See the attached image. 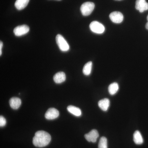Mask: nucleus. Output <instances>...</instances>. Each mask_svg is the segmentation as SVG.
Here are the masks:
<instances>
[{"instance_id":"obj_1","label":"nucleus","mask_w":148,"mask_h":148,"mask_svg":"<svg viewBox=\"0 0 148 148\" xmlns=\"http://www.w3.org/2000/svg\"><path fill=\"white\" fill-rule=\"evenodd\" d=\"M51 140L49 133L43 130L37 131L33 139L34 145L38 147H43L48 145Z\"/></svg>"},{"instance_id":"obj_2","label":"nucleus","mask_w":148,"mask_h":148,"mask_svg":"<svg viewBox=\"0 0 148 148\" xmlns=\"http://www.w3.org/2000/svg\"><path fill=\"white\" fill-rule=\"evenodd\" d=\"M95 8L94 3L86 2L83 3L80 8L82 14L83 16H87L90 15Z\"/></svg>"},{"instance_id":"obj_3","label":"nucleus","mask_w":148,"mask_h":148,"mask_svg":"<svg viewBox=\"0 0 148 148\" xmlns=\"http://www.w3.org/2000/svg\"><path fill=\"white\" fill-rule=\"evenodd\" d=\"M56 43L60 50L62 51H67L70 49L69 44L61 35L58 34L56 37Z\"/></svg>"},{"instance_id":"obj_4","label":"nucleus","mask_w":148,"mask_h":148,"mask_svg":"<svg viewBox=\"0 0 148 148\" xmlns=\"http://www.w3.org/2000/svg\"><path fill=\"white\" fill-rule=\"evenodd\" d=\"M90 30L93 33L97 34H102L105 31V27L103 24L97 21H92L90 24Z\"/></svg>"},{"instance_id":"obj_5","label":"nucleus","mask_w":148,"mask_h":148,"mask_svg":"<svg viewBox=\"0 0 148 148\" xmlns=\"http://www.w3.org/2000/svg\"><path fill=\"white\" fill-rule=\"evenodd\" d=\"M30 30L29 26L26 25L17 26L14 29V33L16 36H21L26 34Z\"/></svg>"},{"instance_id":"obj_6","label":"nucleus","mask_w":148,"mask_h":148,"mask_svg":"<svg viewBox=\"0 0 148 148\" xmlns=\"http://www.w3.org/2000/svg\"><path fill=\"white\" fill-rule=\"evenodd\" d=\"M110 18L111 21L116 24L121 23L123 20V16L122 14L119 12L115 11L111 13Z\"/></svg>"},{"instance_id":"obj_7","label":"nucleus","mask_w":148,"mask_h":148,"mask_svg":"<svg viewBox=\"0 0 148 148\" xmlns=\"http://www.w3.org/2000/svg\"><path fill=\"white\" fill-rule=\"evenodd\" d=\"M85 138L89 142L95 143L99 137V133L96 130L93 129L84 135Z\"/></svg>"},{"instance_id":"obj_8","label":"nucleus","mask_w":148,"mask_h":148,"mask_svg":"<svg viewBox=\"0 0 148 148\" xmlns=\"http://www.w3.org/2000/svg\"><path fill=\"white\" fill-rule=\"evenodd\" d=\"M59 115L58 110L54 108H50L47 110L45 114V117L48 120H53L57 118Z\"/></svg>"},{"instance_id":"obj_9","label":"nucleus","mask_w":148,"mask_h":148,"mask_svg":"<svg viewBox=\"0 0 148 148\" xmlns=\"http://www.w3.org/2000/svg\"><path fill=\"white\" fill-rule=\"evenodd\" d=\"M135 8L141 13L144 12L148 10V3L146 0H137L135 3Z\"/></svg>"},{"instance_id":"obj_10","label":"nucleus","mask_w":148,"mask_h":148,"mask_svg":"<svg viewBox=\"0 0 148 148\" xmlns=\"http://www.w3.org/2000/svg\"><path fill=\"white\" fill-rule=\"evenodd\" d=\"M53 79L56 83H62L66 80V74L64 72H58L54 75L53 77Z\"/></svg>"},{"instance_id":"obj_11","label":"nucleus","mask_w":148,"mask_h":148,"mask_svg":"<svg viewBox=\"0 0 148 148\" xmlns=\"http://www.w3.org/2000/svg\"><path fill=\"white\" fill-rule=\"evenodd\" d=\"M9 104L12 108L14 110H17L21 106V99L17 97H13L10 100Z\"/></svg>"},{"instance_id":"obj_12","label":"nucleus","mask_w":148,"mask_h":148,"mask_svg":"<svg viewBox=\"0 0 148 148\" xmlns=\"http://www.w3.org/2000/svg\"><path fill=\"white\" fill-rule=\"evenodd\" d=\"M98 106L103 111H107L110 106V101L108 98H104L98 102Z\"/></svg>"},{"instance_id":"obj_13","label":"nucleus","mask_w":148,"mask_h":148,"mask_svg":"<svg viewBox=\"0 0 148 148\" xmlns=\"http://www.w3.org/2000/svg\"><path fill=\"white\" fill-rule=\"evenodd\" d=\"M29 1L30 0H16L14 5L18 10H22L27 6Z\"/></svg>"},{"instance_id":"obj_14","label":"nucleus","mask_w":148,"mask_h":148,"mask_svg":"<svg viewBox=\"0 0 148 148\" xmlns=\"http://www.w3.org/2000/svg\"><path fill=\"white\" fill-rule=\"evenodd\" d=\"M133 140L136 145H140L143 144L144 140L140 131L136 130L133 134Z\"/></svg>"},{"instance_id":"obj_15","label":"nucleus","mask_w":148,"mask_h":148,"mask_svg":"<svg viewBox=\"0 0 148 148\" xmlns=\"http://www.w3.org/2000/svg\"><path fill=\"white\" fill-rule=\"evenodd\" d=\"M67 110L69 112L75 116H80L82 115V111L80 109L75 106H69L67 108Z\"/></svg>"},{"instance_id":"obj_16","label":"nucleus","mask_w":148,"mask_h":148,"mask_svg":"<svg viewBox=\"0 0 148 148\" xmlns=\"http://www.w3.org/2000/svg\"><path fill=\"white\" fill-rule=\"evenodd\" d=\"M119 89V85L116 82L113 83L110 85L108 87L109 93L111 95H114L117 92Z\"/></svg>"},{"instance_id":"obj_17","label":"nucleus","mask_w":148,"mask_h":148,"mask_svg":"<svg viewBox=\"0 0 148 148\" xmlns=\"http://www.w3.org/2000/svg\"><path fill=\"white\" fill-rule=\"evenodd\" d=\"M92 62L91 61L88 62L84 66L83 69V73L85 75H89L91 73L92 68Z\"/></svg>"},{"instance_id":"obj_18","label":"nucleus","mask_w":148,"mask_h":148,"mask_svg":"<svg viewBox=\"0 0 148 148\" xmlns=\"http://www.w3.org/2000/svg\"><path fill=\"white\" fill-rule=\"evenodd\" d=\"M98 148H108V141L106 137H102L100 139L98 144Z\"/></svg>"},{"instance_id":"obj_19","label":"nucleus","mask_w":148,"mask_h":148,"mask_svg":"<svg viewBox=\"0 0 148 148\" xmlns=\"http://www.w3.org/2000/svg\"><path fill=\"white\" fill-rule=\"evenodd\" d=\"M6 123V121L5 119L2 116H0V126L1 127H3L5 126Z\"/></svg>"},{"instance_id":"obj_20","label":"nucleus","mask_w":148,"mask_h":148,"mask_svg":"<svg viewBox=\"0 0 148 148\" xmlns=\"http://www.w3.org/2000/svg\"><path fill=\"white\" fill-rule=\"evenodd\" d=\"M3 44L2 42L1 41L0 42V55L2 54V48Z\"/></svg>"},{"instance_id":"obj_21","label":"nucleus","mask_w":148,"mask_h":148,"mask_svg":"<svg viewBox=\"0 0 148 148\" xmlns=\"http://www.w3.org/2000/svg\"><path fill=\"white\" fill-rule=\"evenodd\" d=\"M147 19L148 22H147V24H146L145 27H146V29H147V30H148V15L147 16Z\"/></svg>"},{"instance_id":"obj_22","label":"nucleus","mask_w":148,"mask_h":148,"mask_svg":"<svg viewBox=\"0 0 148 148\" xmlns=\"http://www.w3.org/2000/svg\"><path fill=\"white\" fill-rule=\"evenodd\" d=\"M116 1H121V0H116Z\"/></svg>"},{"instance_id":"obj_23","label":"nucleus","mask_w":148,"mask_h":148,"mask_svg":"<svg viewBox=\"0 0 148 148\" xmlns=\"http://www.w3.org/2000/svg\"><path fill=\"white\" fill-rule=\"evenodd\" d=\"M58 1H61V0H58Z\"/></svg>"}]
</instances>
